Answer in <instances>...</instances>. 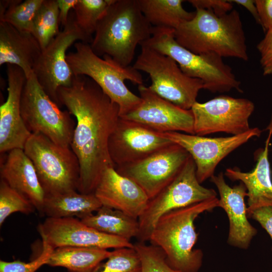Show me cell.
I'll use <instances>...</instances> for the list:
<instances>
[{
	"label": "cell",
	"instance_id": "33",
	"mask_svg": "<svg viewBox=\"0 0 272 272\" xmlns=\"http://www.w3.org/2000/svg\"><path fill=\"white\" fill-rule=\"evenodd\" d=\"M133 245L141 260V272H180L169 265L159 247L142 242Z\"/></svg>",
	"mask_w": 272,
	"mask_h": 272
},
{
	"label": "cell",
	"instance_id": "30",
	"mask_svg": "<svg viewBox=\"0 0 272 272\" xmlns=\"http://www.w3.org/2000/svg\"><path fill=\"white\" fill-rule=\"evenodd\" d=\"M43 0H12L0 22L7 23L18 30L31 33L35 17Z\"/></svg>",
	"mask_w": 272,
	"mask_h": 272
},
{
	"label": "cell",
	"instance_id": "2",
	"mask_svg": "<svg viewBox=\"0 0 272 272\" xmlns=\"http://www.w3.org/2000/svg\"><path fill=\"white\" fill-rule=\"evenodd\" d=\"M174 37L178 44L197 54L213 53L222 57L248 59L242 23L235 9L218 16L197 9L192 19L174 30Z\"/></svg>",
	"mask_w": 272,
	"mask_h": 272
},
{
	"label": "cell",
	"instance_id": "5",
	"mask_svg": "<svg viewBox=\"0 0 272 272\" xmlns=\"http://www.w3.org/2000/svg\"><path fill=\"white\" fill-rule=\"evenodd\" d=\"M75 51L67 54L66 61L74 76L84 75L93 80L103 92L119 107L120 117L136 108L142 99L125 84L129 81L138 86L143 84L140 72L132 66H124L105 55L96 54L89 43L74 44Z\"/></svg>",
	"mask_w": 272,
	"mask_h": 272
},
{
	"label": "cell",
	"instance_id": "19",
	"mask_svg": "<svg viewBox=\"0 0 272 272\" xmlns=\"http://www.w3.org/2000/svg\"><path fill=\"white\" fill-rule=\"evenodd\" d=\"M211 181L218 190V207L225 211L228 218V243L236 248L247 249L257 230L248 220L247 207L244 201L247 192L245 185L240 182L230 187L226 182L222 172L212 176Z\"/></svg>",
	"mask_w": 272,
	"mask_h": 272
},
{
	"label": "cell",
	"instance_id": "25",
	"mask_svg": "<svg viewBox=\"0 0 272 272\" xmlns=\"http://www.w3.org/2000/svg\"><path fill=\"white\" fill-rule=\"evenodd\" d=\"M80 220L102 233L128 241L133 237L137 238L139 232L138 219L103 205L95 213Z\"/></svg>",
	"mask_w": 272,
	"mask_h": 272
},
{
	"label": "cell",
	"instance_id": "18",
	"mask_svg": "<svg viewBox=\"0 0 272 272\" xmlns=\"http://www.w3.org/2000/svg\"><path fill=\"white\" fill-rule=\"evenodd\" d=\"M8 97L0 106V152L24 150L31 132L28 129L21 113L22 94L27 77L18 66L7 64Z\"/></svg>",
	"mask_w": 272,
	"mask_h": 272
},
{
	"label": "cell",
	"instance_id": "29",
	"mask_svg": "<svg viewBox=\"0 0 272 272\" xmlns=\"http://www.w3.org/2000/svg\"><path fill=\"white\" fill-rule=\"evenodd\" d=\"M113 0H79L74 8L76 24L89 38L93 40L97 24Z\"/></svg>",
	"mask_w": 272,
	"mask_h": 272
},
{
	"label": "cell",
	"instance_id": "32",
	"mask_svg": "<svg viewBox=\"0 0 272 272\" xmlns=\"http://www.w3.org/2000/svg\"><path fill=\"white\" fill-rule=\"evenodd\" d=\"M36 209L24 195L11 188L5 181L0 182V226L11 214L20 212L28 215Z\"/></svg>",
	"mask_w": 272,
	"mask_h": 272
},
{
	"label": "cell",
	"instance_id": "13",
	"mask_svg": "<svg viewBox=\"0 0 272 272\" xmlns=\"http://www.w3.org/2000/svg\"><path fill=\"white\" fill-rule=\"evenodd\" d=\"M189 157L183 148L173 143L140 160L115 168L137 183L150 199L174 179Z\"/></svg>",
	"mask_w": 272,
	"mask_h": 272
},
{
	"label": "cell",
	"instance_id": "40",
	"mask_svg": "<svg viewBox=\"0 0 272 272\" xmlns=\"http://www.w3.org/2000/svg\"><path fill=\"white\" fill-rule=\"evenodd\" d=\"M230 3H234L245 8L252 15L256 22L260 25V21L258 16L257 10L253 0H231L228 1Z\"/></svg>",
	"mask_w": 272,
	"mask_h": 272
},
{
	"label": "cell",
	"instance_id": "21",
	"mask_svg": "<svg viewBox=\"0 0 272 272\" xmlns=\"http://www.w3.org/2000/svg\"><path fill=\"white\" fill-rule=\"evenodd\" d=\"M1 177L11 188L26 197L42 214L45 193L35 167L24 150L16 149L8 152L6 161L1 167Z\"/></svg>",
	"mask_w": 272,
	"mask_h": 272
},
{
	"label": "cell",
	"instance_id": "11",
	"mask_svg": "<svg viewBox=\"0 0 272 272\" xmlns=\"http://www.w3.org/2000/svg\"><path fill=\"white\" fill-rule=\"evenodd\" d=\"M92 40L77 26L74 14L72 13L63 30L42 50L35 62L32 71L37 80L59 106L57 91L60 87L71 86L74 77L66 61L67 49L76 42L90 44Z\"/></svg>",
	"mask_w": 272,
	"mask_h": 272
},
{
	"label": "cell",
	"instance_id": "3",
	"mask_svg": "<svg viewBox=\"0 0 272 272\" xmlns=\"http://www.w3.org/2000/svg\"><path fill=\"white\" fill-rule=\"evenodd\" d=\"M152 29L137 0H113L99 20L90 45L97 55L130 66L137 46L150 38Z\"/></svg>",
	"mask_w": 272,
	"mask_h": 272
},
{
	"label": "cell",
	"instance_id": "28",
	"mask_svg": "<svg viewBox=\"0 0 272 272\" xmlns=\"http://www.w3.org/2000/svg\"><path fill=\"white\" fill-rule=\"evenodd\" d=\"M59 23L57 0H43L35 17L31 32L42 50L59 33Z\"/></svg>",
	"mask_w": 272,
	"mask_h": 272
},
{
	"label": "cell",
	"instance_id": "34",
	"mask_svg": "<svg viewBox=\"0 0 272 272\" xmlns=\"http://www.w3.org/2000/svg\"><path fill=\"white\" fill-rule=\"evenodd\" d=\"M53 249L47 243L42 241V250L36 257L27 262L1 260L0 272H36L42 266L47 264Z\"/></svg>",
	"mask_w": 272,
	"mask_h": 272
},
{
	"label": "cell",
	"instance_id": "12",
	"mask_svg": "<svg viewBox=\"0 0 272 272\" xmlns=\"http://www.w3.org/2000/svg\"><path fill=\"white\" fill-rule=\"evenodd\" d=\"M254 109V103L245 98L219 96L207 102H196L191 108L194 119V132L204 136L216 132L232 135L250 129L249 118Z\"/></svg>",
	"mask_w": 272,
	"mask_h": 272
},
{
	"label": "cell",
	"instance_id": "4",
	"mask_svg": "<svg viewBox=\"0 0 272 272\" xmlns=\"http://www.w3.org/2000/svg\"><path fill=\"white\" fill-rule=\"evenodd\" d=\"M218 206L216 197L167 213L157 222L149 241L163 250L174 269L198 272L202 264L203 253L194 248L198 238L194 222L200 214Z\"/></svg>",
	"mask_w": 272,
	"mask_h": 272
},
{
	"label": "cell",
	"instance_id": "23",
	"mask_svg": "<svg viewBox=\"0 0 272 272\" xmlns=\"http://www.w3.org/2000/svg\"><path fill=\"white\" fill-rule=\"evenodd\" d=\"M270 135L265 148L257 154V163L251 172H244L238 168H228L225 171L226 177L232 181H240L247 189V216L256 209L272 207V182L268 159Z\"/></svg>",
	"mask_w": 272,
	"mask_h": 272
},
{
	"label": "cell",
	"instance_id": "38",
	"mask_svg": "<svg viewBox=\"0 0 272 272\" xmlns=\"http://www.w3.org/2000/svg\"><path fill=\"white\" fill-rule=\"evenodd\" d=\"M255 4L263 29L272 28V0H255Z\"/></svg>",
	"mask_w": 272,
	"mask_h": 272
},
{
	"label": "cell",
	"instance_id": "20",
	"mask_svg": "<svg viewBox=\"0 0 272 272\" xmlns=\"http://www.w3.org/2000/svg\"><path fill=\"white\" fill-rule=\"evenodd\" d=\"M94 194L102 205L138 219L149 201L146 193L137 183L119 174L115 167L104 171Z\"/></svg>",
	"mask_w": 272,
	"mask_h": 272
},
{
	"label": "cell",
	"instance_id": "35",
	"mask_svg": "<svg viewBox=\"0 0 272 272\" xmlns=\"http://www.w3.org/2000/svg\"><path fill=\"white\" fill-rule=\"evenodd\" d=\"M263 75H272V28L266 31L264 37L257 45Z\"/></svg>",
	"mask_w": 272,
	"mask_h": 272
},
{
	"label": "cell",
	"instance_id": "37",
	"mask_svg": "<svg viewBox=\"0 0 272 272\" xmlns=\"http://www.w3.org/2000/svg\"><path fill=\"white\" fill-rule=\"evenodd\" d=\"M248 217L257 222L266 231L272 240V207L256 209L248 214Z\"/></svg>",
	"mask_w": 272,
	"mask_h": 272
},
{
	"label": "cell",
	"instance_id": "14",
	"mask_svg": "<svg viewBox=\"0 0 272 272\" xmlns=\"http://www.w3.org/2000/svg\"><path fill=\"white\" fill-rule=\"evenodd\" d=\"M261 132L254 127L241 134L215 138L177 131L164 134L191 156L195 164L197 179L201 184L214 175L216 167L225 157L251 138L259 137Z\"/></svg>",
	"mask_w": 272,
	"mask_h": 272
},
{
	"label": "cell",
	"instance_id": "1",
	"mask_svg": "<svg viewBox=\"0 0 272 272\" xmlns=\"http://www.w3.org/2000/svg\"><path fill=\"white\" fill-rule=\"evenodd\" d=\"M57 97L76 119L70 148L80 164L77 190L94 193L104 171L115 167L108 144L120 118L119 107L84 75H74L71 86L58 89Z\"/></svg>",
	"mask_w": 272,
	"mask_h": 272
},
{
	"label": "cell",
	"instance_id": "8",
	"mask_svg": "<svg viewBox=\"0 0 272 272\" xmlns=\"http://www.w3.org/2000/svg\"><path fill=\"white\" fill-rule=\"evenodd\" d=\"M133 67L148 74L149 88L161 98L179 107L191 109L199 91L203 89L201 80L186 75L171 57L144 44Z\"/></svg>",
	"mask_w": 272,
	"mask_h": 272
},
{
	"label": "cell",
	"instance_id": "36",
	"mask_svg": "<svg viewBox=\"0 0 272 272\" xmlns=\"http://www.w3.org/2000/svg\"><path fill=\"white\" fill-rule=\"evenodd\" d=\"M188 2L195 9H203L221 16L232 10V3L224 0H189Z\"/></svg>",
	"mask_w": 272,
	"mask_h": 272
},
{
	"label": "cell",
	"instance_id": "15",
	"mask_svg": "<svg viewBox=\"0 0 272 272\" xmlns=\"http://www.w3.org/2000/svg\"><path fill=\"white\" fill-rule=\"evenodd\" d=\"M42 241L54 249L64 246L106 249L133 248L130 241L102 233L77 218H46L38 226Z\"/></svg>",
	"mask_w": 272,
	"mask_h": 272
},
{
	"label": "cell",
	"instance_id": "27",
	"mask_svg": "<svg viewBox=\"0 0 272 272\" xmlns=\"http://www.w3.org/2000/svg\"><path fill=\"white\" fill-rule=\"evenodd\" d=\"M143 14L153 26L176 29L192 19L194 12L186 11L183 0H137Z\"/></svg>",
	"mask_w": 272,
	"mask_h": 272
},
{
	"label": "cell",
	"instance_id": "9",
	"mask_svg": "<svg viewBox=\"0 0 272 272\" xmlns=\"http://www.w3.org/2000/svg\"><path fill=\"white\" fill-rule=\"evenodd\" d=\"M217 197L212 188L202 186L196 174V166L190 155L174 178L155 197L149 199L144 212L138 219L139 242L149 241L151 232L159 218L171 211Z\"/></svg>",
	"mask_w": 272,
	"mask_h": 272
},
{
	"label": "cell",
	"instance_id": "31",
	"mask_svg": "<svg viewBox=\"0 0 272 272\" xmlns=\"http://www.w3.org/2000/svg\"><path fill=\"white\" fill-rule=\"evenodd\" d=\"M106 260L92 272H141V260L134 247L114 249Z\"/></svg>",
	"mask_w": 272,
	"mask_h": 272
},
{
	"label": "cell",
	"instance_id": "22",
	"mask_svg": "<svg viewBox=\"0 0 272 272\" xmlns=\"http://www.w3.org/2000/svg\"><path fill=\"white\" fill-rule=\"evenodd\" d=\"M42 49L31 33L22 32L0 22V65L11 64L21 68L29 77Z\"/></svg>",
	"mask_w": 272,
	"mask_h": 272
},
{
	"label": "cell",
	"instance_id": "17",
	"mask_svg": "<svg viewBox=\"0 0 272 272\" xmlns=\"http://www.w3.org/2000/svg\"><path fill=\"white\" fill-rule=\"evenodd\" d=\"M142 101L139 106L122 118L141 123L160 132L183 131L195 134L191 109L179 107L161 98L149 87L138 86Z\"/></svg>",
	"mask_w": 272,
	"mask_h": 272
},
{
	"label": "cell",
	"instance_id": "24",
	"mask_svg": "<svg viewBox=\"0 0 272 272\" xmlns=\"http://www.w3.org/2000/svg\"><path fill=\"white\" fill-rule=\"evenodd\" d=\"M102 206L94 193H82L77 190L45 195L42 215L47 218L76 217L80 219L95 213Z\"/></svg>",
	"mask_w": 272,
	"mask_h": 272
},
{
	"label": "cell",
	"instance_id": "26",
	"mask_svg": "<svg viewBox=\"0 0 272 272\" xmlns=\"http://www.w3.org/2000/svg\"><path fill=\"white\" fill-rule=\"evenodd\" d=\"M110 253L103 249L60 247L53 249L46 265L64 267L70 272H92Z\"/></svg>",
	"mask_w": 272,
	"mask_h": 272
},
{
	"label": "cell",
	"instance_id": "10",
	"mask_svg": "<svg viewBox=\"0 0 272 272\" xmlns=\"http://www.w3.org/2000/svg\"><path fill=\"white\" fill-rule=\"evenodd\" d=\"M21 113L28 129L42 134L55 144L70 147L76 126L68 111H62L45 92L33 73L22 94Z\"/></svg>",
	"mask_w": 272,
	"mask_h": 272
},
{
	"label": "cell",
	"instance_id": "39",
	"mask_svg": "<svg viewBox=\"0 0 272 272\" xmlns=\"http://www.w3.org/2000/svg\"><path fill=\"white\" fill-rule=\"evenodd\" d=\"M79 0H57L59 10V23L64 27L67 24L69 12L74 9Z\"/></svg>",
	"mask_w": 272,
	"mask_h": 272
},
{
	"label": "cell",
	"instance_id": "6",
	"mask_svg": "<svg viewBox=\"0 0 272 272\" xmlns=\"http://www.w3.org/2000/svg\"><path fill=\"white\" fill-rule=\"evenodd\" d=\"M141 44L173 58L186 75L201 80L204 89L213 93L232 89L242 92L241 82L222 57L213 53L197 54L185 48L176 41L174 29L153 27L150 38Z\"/></svg>",
	"mask_w": 272,
	"mask_h": 272
},
{
	"label": "cell",
	"instance_id": "7",
	"mask_svg": "<svg viewBox=\"0 0 272 272\" xmlns=\"http://www.w3.org/2000/svg\"><path fill=\"white\" fill-rule=\"evenodd\" d=\"M24 151L35 167L45 195L78 190L80 164L70 147L60 146L42 134L32 133Z\"/></svg>",
	"mask_w": 272,
	"mask_h": 272
},
{
	"label": "cell",
	"instance_id": "16",
	"mask_svg": "<svg viewBox=\"0 0 272 272\" xmlns=\"http://www.w3.org/2000/svg\"><path fill=\"white\" fill-rule=\"evenodd\" d=\"M173 143L163 132L120 117L108 148L116 168L140 160Z\"/></svg>",
	"mask_w": 272,
	"mask_h": 272
}]
</instances>
